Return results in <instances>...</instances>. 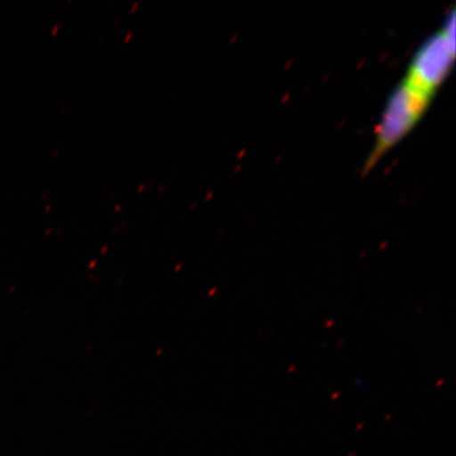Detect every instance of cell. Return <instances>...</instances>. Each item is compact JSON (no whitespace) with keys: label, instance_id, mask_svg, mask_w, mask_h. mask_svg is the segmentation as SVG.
<instances>
[{"label":"cell","instance_id":"1","mask_svg":"<svg viewBox=\"0 0 456 456\" xmlns=\"http://www.w3.org/2000/svg\"><path fill=\"white\" fill-rule=\"evenodd\" d=\"M432 100L433 96L404 81L396 86L381 114L379 125L375 131L374 146L364 165V171L372 169L387 152L418 125Z\"/></svg>","mask_w":456,"mask_h":456},{"label":"cell","instance_id":"2","mask_svg":"<svg viewBox=\"0 0 456 456\" xmlns=\"http://www.w3.org/2000/svg\"><path fill=\"white\" fill-rule=\"evenodd\" d=\"M444 21L440 31L420 45L408 67L403 81L435 96L446 81L455 59V16Z\"/></svg>","mask_w":456,"mask_h":456}]
</instances>
